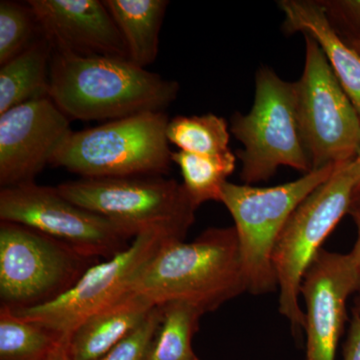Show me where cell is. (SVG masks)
I'll list each match as a JSON object with an SVG mask.
<instances>
[{"mask_svg":"<svg viewBox=\"0 0 360 360\" xmlns=\"http://www.w3.org/2000/svg\"><path fill=\"white\" fill-rule=\"evenodd\" d=\"M345 41L347 42L352 49L359 52L360 54V37H352V39H347Z\"/></svg>","mask_w":360,"mask_h":360,"instance_id":"cell-29","label":"cell"},{"mask_svg":"<svg viewBox=\"0 0 360 360\" xmlns=\"http://www.w3.org/2000/svg\"><path fill=\"white\" fill-rule=\"evenodd\" d=\"M66 342L39 322L0 307V360H46Z\"/></svg>","mask_w":360,"mask_h":360,"instance_id":"cell-19","label":"cell"},{"mask_svg":"<svg viewBox=\"0 0 360 360\" xmlns=\"http://www.w3.org/2000/svg\"><path fill=\"white\" fill-rule=\"evenodd\" d=\"M66 343L60 345L46 360H72L68 354Z\"/></svg>","mask_w":360,"mask_h":360,"instance_id":"cell-28","label":"cell"},{"mask_svg":"<svg viewBox=\"0 0 360 360\" xmlns=\"http://www.w3.org/2000/svg\"><path fill=\"white\" fill-rule=\"evenodd\" d=\"M336 167L328 165L312 170L295 181L276 186L224 184L220 202L234 220L250 292L264 295L276 290L272 255L277 239L296 208Z\"/></svg>","mask_w":360,"mask_h":360,"instance_id":"cell-7","label":"cell"},{"mask_svg":"<svg viewBox=\"0 0 360 360\" xmlns=\"http://www.w3.org/2000/svg\"><path fill=\"white\" fill-rule=\"evenodd\" d=\"M41 37V27L28 2H0V65L20 56Z\"/></svg>","mask_w":360,"mask_h":360,"instance_id":"cell-23","label":"cell"},{"mask_svg":"<svg viewBox=\"0 0 360 360\" xmlns=\"http://www.w3.org/2000/svg\"><path fill=\"white\" fill-rule=\"evenodd\" d=\"M56 188L66 200L110 220L132 238L158 231L184 240L198 210L184 184L162 176L80 179Z\"/></svg>","mask_w":360,"mask_h":360,"instance_id":"cell-5","label":"cell"},{"mask_svg":"<svg viewBox=\"0 0 360 360\" xmlns=\"http://www.w3.org/2000/svg\"><path fill=\"white\" fill-rule=\"evenodd\" d=\"M326 15L333 27L343 26L352 32L349 37H360V0H322Z\"/></svg>","mask_w":360,"mask_h":360,"instance_id":"cell-25","label":"cell"},{"mask_svg":"<svg viewBox=\"0 0 360 360\" xmlns=\"http://www.w3.org/2000/svg\"><path fill=\"white\" fill-rule=\"evenodd\" d=\"M168 116L153 111L72 131L51 165L82 179L162 176L169 170Z\"/></svg>","mask_w":360,"mask_h":360,"instance_id":"cell-3","label":"cell"},{"mask_svg":"<svg viewBox=\"0 0 360 360\" xmlns=\"http://www.w3.org/2000/svg\"><path fill=\"white\" fill-rule=\"evenodd\" d=\"M352 206H360V188L354 194Z\"/></svg>","mask_w":360,"mask_h":360,"instance_id":"cell-30","label":"cell"},{"mask_svg":"<svg viewBox=\"0 0 360 360\" xmlns=\"http://www.w3.org/2000/svg\"><path fill=\"white\" fill-rule=\"evenodd\" d=\"M345 360H360V312L356 309L345 342Z\"/></svg>","mask_w":360,"mask_h":360,"instance_id":"cell-26","label":"cell"},{"mask_svg":"<svg viewBox=\"0 0 360 360\" xmlns=\"http://www.w3.org/2000/svg\"><path fill=\"white\" fill-rule=\"evenodd\" d=\"M160 319V307L156 305L139 328L97 360H148Z\"/></svg>","mask_w":360,"mask_h":360,"instance_id":"cell-24","label":"cell"},{"mask_svg":"<svg viewBox=\"0 0 360 360\" xmlns=\"http://www.w3.org/2000/svg\"><path fill=\"white\" fill-rule=\"evenodd\" d=\"M355 160H357V162H359V165H360V153H359V155H357V156H356V158H355ZM359 188H360V186H359ZM359 189H357V191H359Z\"/></svg>","mask_w":360,"mask_h":360,"instance_id":"cell-31","label":"cell"},{"mask_svg":"<svg viewBox=\"0 0 360 360\" xmlns=\"http://www.w3.org/2000/svg\"><path fill=\"white\" fill-rule=\"evenodd\" d=\"M360 186L357 160L338 165L324 184L309 194L291 214L277 239L272 264L279 288V312L296 335L305 326L300 305L303 277L322 243L352 208Z\"/></svg>","mask_w":360,"mask_h":360,"instance_id":"cell-4","label":"cell"},{"mask_svg":"<svg viewBox=\"0 0 360 360\" xmlns=\"http://www.w3.org/2000/svg\"><path fill=\"white\" fill-rule=\"evenodd\" d=\"M248 291L236 227L206 229L191 241L170 240L142 269L131 292L161 305L195 304L205 314Z\"/></svg>","mask_w":360,"mask_h":360,"instance_id":"cell-2","label":"cell"},{"mask_svg":"<svg viewBox=\"0 0 360 360\" xmlns=\"http://www.w3.org/2000/svg\"><path fill=\"white\" fill-rule=\"evenodd\" d=\"M360 290V274L352 252L321 248L303 277L307 354L305 360H335L347 319L348 297Z\"/></svg>","mask_w":360,"mask_h":360,"instance_id":"cell-13","label":"cell"},{"mask_svg":"<svg viewBox=\"0 0 360 360\" xmlns=\"http://www.w3.org/2000/svg\"><path fill=\"white\" fill-rule=\"evenodd\" d=\"M352 214V219L354 220V224L356 225L357 229V239L354 250L352 253L354 255L355 260H356L357 266H359L360 274V206H352L349 212ZM357 311L360 312V303L359 307L356 309Z\"/></svg>","mask_w":360,"mask_h":360,"instance_id":"cell-27","label":"cell"},{"mask_svg":"<svg viewBox=\"0 0 360 360\" xmlns=\"http://www.w3.org/2000/svg\"><path fill=\"white\" fill-rule=\"evenodd\" d=\"M155 307L141 296L129 295L90 315L75 329L66 347L72 360H97L139 328Z\"/></svg>","mask_w":360,"mask_h":360,"instance_id":"cell-16","label":"cell"},{"mask_svg":"<svg viewBox=\"0 0 360 360\" xmlns=\"http://www.w3.org/2000/svg\"><path fill=\"white\" fill-rule=\"evenodd\" d=\"M304 37V70L295 84L303 143L315 170L359 155L360 117L319 45Z\"/></svg>","mask_w":360,"mask_h":360,"instance_id":"cell-9","label":"cell"},{"mask_svg":"<svg viewBox=\"0 0 360 360\" xmlns=\"http://www.w3.org/2000/svg\"><path fill=\"white\" fill-rule=\"evenodd\" d=\"M97 262L30 227L0 221L1 307L21 310L52 302Z\"/></svg>","mask_w":360,"mask_h":360,"instance_id":"cell-8","label":"cell"},{"mask_svg":"<svg viewBox=\"0 0 360 360\" xmlns=\"http://www.w3.org/2000/svg\"><path fill=\"white\" fill-rule=\"evenodd\" d=\"M167 136L168 142L186 153L212 158L233 155L226 120L212 113L176 116L168 122Z\"/></svg>","mask_w":360,"mask_h":360,"instance_id":"cell-21","label":"cell"},{"mask_svg":"<svg viewBox=\"0 0 360 360\" xmlns=\"http://www.w3.org/2000/svg\"><path fill=\"white\" fill-rule=\"evenodd\" d=\"M179 91L176 82L127 58L56 51L52 58L49 97L70 120L111 122L165 111Z\"/></svg>","mask_w":360,"mask_h":360,"instance_id":"cell-1","label":"cell"},{"mask_svg":"<svg viewBox=\"0 0 360 360\" xmlns=\"http://www.w3.org/2000/svg\"><path fill=\"white\" fill-rule=\"evenodd\" d=\"M45 39L54 51L79 56L129 59L115 21L98 0H30Z\"/></svg>","mask_w":360,"mask_h":360,"instance_id":"cell-14","label":"cell"},{"mask_svg":"<svg viewBox=\"0 0 360 360\" xmlns=\"http://www.w3.org/2000/svg\"><path fill=\"white\" fill-rule=\"evenodd\" d=\"M71 132L70 118L49 97L1 113V188L34 182Z\"/></svg>","mask_w":360,"mask_h":360,"instance_id":"cell-12","label":"cell"},{"mask_svg":"<svg viewBox=\"0 0 360 360\" xmlns=\"http://www.w3.org/2000/svg\"><path fill=\"white\" fill-rule=\"evenodd\" d=\"M129 51V60L146 68L155 63L160 32L169 2L165 0H105Z\"/></svg>","mask_w":360,"mask_h":360,"instance_id":"cell-18","label":"cell"},{"mask_svg":"<svg viewBox=\"0 0 360 360\" xmlns=\"http://www.w3.org/2000/svg\"><path fill=\"white\" fill-rule=\"evenodd\" d=\"M286 32H302L319 45L360 117V54L336 32L321 1L281 0Z\"/></svg>","mask_w":360,"mask_h":360,"instance_id":"cell-15","label":"cell"},{"mask_svg":"<svg viewBox=\"0 0 360 360\" xmlns=\"http://www.w3.org/2000/svg\"><path fill=\"white\" fill-rule=\"evenodd\" d=\"M0 220L30 227L98 260L115 257L134 239L110 220L66 200L56 187L35 182L1 188Z\"/></svg>","mask_w":360,"mask_h":360,"instance_id":"cell-10","label":"cell"},{"mask_svg":"<svg viewBox=\"0 0 360 360\" xmlns=\"http://www.w3.org/2000/svg\"><path fill=\"white\" fill-rule=\"evenodd\" d=\"M231 131L243 144L238 158L248 186L269 179L281 167L303 174L312 172L298 122L295 82H284L271 68L258 70L252 108L248 115L232 116Z\"/></svg>","mask_w":360,"mask_h":360,"instance_id":"cell-6","label":"cell"},{"mask_svg":"<svg viewBox=\"0 0 360 360\" xmlns=\"http://www.w3.org/2000/svg\"><path fill=\"white\" fill-rule=\"evenodd\" d=\"M172 161L179 165L184 188L196 207L207 201H219L222 188L236 168V155L202 156L177 151Z\"/></svg>","mask_w":360,"mask_h":360,"instance_id":"cell-22","label":"cell"},{"mask_svg":"<svg viewBox=\"0 0 360 360\" xmlns=\"http://www.w3.org/2000/svg\"><path fill=\"white\" fill-rule=\"evenodd\" d=\"M170 240L175 239L158 231L139 234L122 252L91 265L63 295L39 307L13 311L68 341L87 317L129 295L144 266Z\"/></svg>","mask_w":360,"mask_h":360,"instance_id":"cell-11","label":"cell"},{"mask_svg":"<svg viewBox=\"0 0 360 360\" xmlns=\"http://www.w3.org/2000/svg\"><path fill=\"white\" fill-rule=\"evenodd\" d=\"M53 45L41 37L0 68V115L49 97Z\"/></svg>","mask_w":360,"mask_h":360,"instance_id":"cell-17","label":"cell"},{"mask_svg":"<svg viewBox=\"0 0 360 360\" xmlns=\"http://www.w3.org/2000/svg\"><path fill=\"white\" fill-rule=\"evenodd\" d=\"M158 307L161 319L148 360H198L193 338L205 314L203 310L186 302H169Z\"/></svg>","mask_w":360,"mask_h":360,"instance_id":"cell-20","label":"cell"}]
</instances>
